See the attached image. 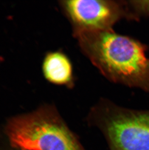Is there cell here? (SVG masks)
<instances>
[{"label": "cell", "mask_w": 149, "mask_h": 150, "mask_svg": "<svg viewBox=\"0 0 149 150\" xmlns=\"http://www.w3.org/2000/svg\"><path fill=\"white\" fill-rule=\"evenodd\" d=\"M74 38L83 54L107 79L149 92L145 45L113 30L85 32Z\"/></svg>", "instance_id": "cell-1"}, {"label": "cell", "mask_w": 149, "mask_h": 150, "mask_svg": "<svg viewBox=\"0 0 149 150\" xmlns=\"http://www.w3.org/2000/svg\"><path fill=\"white\" fill-rule=\"evenodd\" d=\"M13 146L22 150H83L51 106L13 117L7 128Z\"/></svg>", "instance_id": "cell-2"}, {"label": "cell", "mask_w": 149, "mask_h": 150, "mask_svg": "<svg viewBox=\"0 0 149 150\" xmlns=\"http://www.w3.org/2000/svg\"><path fill=\"white\" fill-rule=\"evenodd\" d=\"M59 5L74 37L85 32L113 30L120 20L128 19L126 1L62 0Z\"/></svg>", "instance_id": "cell-3"}, {"label": "cell", "mask_w": 149, "mask_h": 150, "mask_svg": "<svg viewBox=\"0 0 149 150\" xmlns=\"http://www.w3.org/2000/svg\"><path fill=\"white\" fill-rule=\"evenodd\" d=\"M111 109L106 130L112 150H149V111Z\"/></svg>", "instance_id": "cell-4"}, {"label": "cell", "mask_w": 149, "mask_h": 150, "mask_svg": "<svg viewBox=\"0 0 149 150\" xmlns=\"http://www.w3.org/2000/svg\"><path fill=\"white\" fill-rule=\"evenodd\" d=\"M42 71L46 81L53 85L72 88L75 85L73 66L63 51H49L45 54Z\"/></svg>", "instance_id": "cell-5"}, {"label": "cell", "mask_w": 149, "mask_h": 150, "mask_svg": "<svg viewBox=\"0 0 149 150\" xmlns=\"http://www.w3.org/2000/svg\"><path fill=\"white\" fill-rule=\"evenodd\" d=\"M128 20H137L149 17V1H126Z\"/></svg>", "instance_id": "cell-6"}]
</instances>
